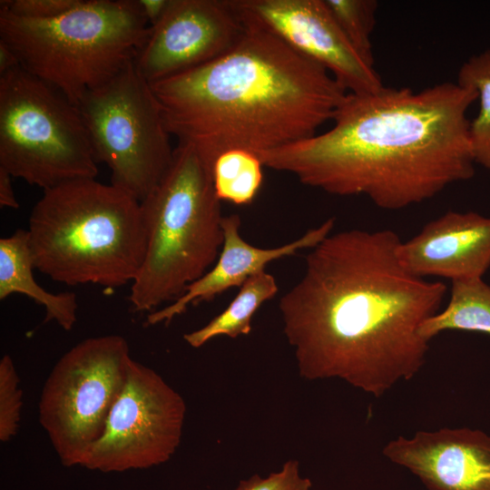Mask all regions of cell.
Masks as SVG:
<instances>
[{
	"label": "cell",
	"instance_id": "1",
	"mask_svg": "<svg viewBox=\"0 0 490 490\" xmlns=\"http://www.w3.org/2000/svg\"><path fill=\"white\" fill-rule=\"evenodd\" d=\"M401 241L391 230L352 229L310 249L279 303L301 377L339 378L377 398L420 371L429 342L419 327L447 288L407 270Z\"/></svg>",
	"mask_w": 490,
	"mask_h": 490
},
{
	"label": "cell",
	"instance_id": "2",
	"mask_svg": "<svg viewBox=\"0 0 490 490\" xmlns=\"http://www.w3.org/2000/svg\"><path fill=\"white\" fill-rule=\"evenodd\" d=\"M476 100L457 82L348 93L329 130L258 155L329 194L405 209L473 178L467 111Z\"/></svg>",
	"mask_w": 490,
	"mask_h": 490
},
{
	"label": "cell",
	"instance_id": "3",
	"mask_svg": "<svg viewBox=\"0 0 490 490\" xmlns=\"http://www.w3.org/2000/svg\"><path fill=\"white\" fill-rule=\"evenodd\" d=\"M150 85L171 136L211 169L231 149L260 154L317 134L348 94L323 66L250 26L220 57Z\"/></svg>",
	"mask_w": 490,
	"mask_h": 490
},
{
	"label": "cell",
	"instance_id": "4",
	"mask_svg": "<svg viewBox=\"0 0 490 490\" xmlns=\"http://www.w3.org/2000/svg\"><path fill=\"white\" fill-rule=\"evenodd\" d=\"M27 232L34 269L69 286L132 282L146 247L141 202L95 178L44 191Z\"/></svg>",
	"mask_w": 490,
	"mask_h": 490
},
{
	"label": "cell",
	"instance_id": "5",
	"mask_svg": "<svg viewBox=\"0 0 490 490\" xmlns=\"http://www.w3.org/2000/svg\"><path fill=\"white\" fill-rule=\"evenodd\" d=\"M146 247L132 282L135 312L174 301L215 263L223 243L220 201L211 169L189 143H178L156 188L141 201Z\"/></svg>",
	"mask_w": 490,
	"mask_h": 490
},
{
	"label": "cell",
	"instance_id": "6",
	"mask_svg": "<svg viewBox=\"0 0 490 490\" xmlns=\"http://www.w3.org/2000/svg\"><path fill=\"white\" fill-rule=\"evenodd\" d=\"M149 31L137 0H80L44 21L0 8V40L20 66L75 105L133 61Z\"/></svg>",
	"mask_w": 490,
	"mask_h": 490
},
{
	"label": "cell",
	"instance_id": "7",
	"mask_svg": "<svg viewBox=\"0 0 490 490\" xmlns=\"http://www.w3.org/2000/svg\"><path fill=\"white\" fill-rule=\"evenodd\" d=\"M97 164L77 105L21 66L0 75V167L45 191Z\"/></svg>",
	"mask_w": 490,
	"mask_h": 490
},
{
	"label": "cell",
	"instance_id": "8",
	"mask_svg": "<svg viewBox=\"0 0 490 490\" xmlns=\"http://www.w3.org/2000/svg\"><path fill=\"white\" fill-rule=\"evenodd\" d=\"M77 106L111 183L142 201L167 172L174 152L150 83L132 61Z\"/></svg>",
	"mask_w": 490,
	"mask_h": 490
},
{
	"label": "cell",
	"instance_id": "9",
	"mask_svg": "<svg viewBox=\"0 0 490 490\" xmlns=\"http://www.w3.org/2000/svg\"><path fill=\"white\" fill-rule=\"evenodd\" d=\"M120 335L86 338L57 361L41 394L39 422L61 462L82 466L103 433L131 360Z\"/></svg>",
	"mask_w": 490,
	"mask_h": 490
},
{
	"label": "cell",
	"instance_id": "10",
	"mask_svg": "<svg viewBox=\"0 0 490 490\" xmlns=\"http://www.w3.org/2000/svg\"><path fill=\"white\" fill-rule=\"evenodd\" d=\"M185 414L182 397L154 370L131 358L103 433L82 466L122 472L165 463L180 445Z\"/></svg>",
	"mask_w": 490,
	"mask_h": 490
},
{
	"label": "cell",
	"instance_id": "11",
	"mask_svg": "<svg viewBox=\"0 0 490 490\" xmlns=\"http://www.w3.org/2000/svg\"><path fill=\"white\" fill-rule=\"evenodd\" d=\"M244 26L268 32L328 70L350 93L384 84L373 64L352 45L324 0H230Z\"/></svg>",
	"mask_w": 490,
	"mask_h": 490
},
{
	"label": "cell",
	"instance_id": "12",
	"mask_svg": "<svg viewBox=\"0 0 490 490\" xmlns=\"http://www.w3.org/2000/svg\"><path fill=\"white\" fill-rule=\"evenodd\" d=\"M243 31L230 0H171L133 64L149 83H155L220 57Z\"/></svg>",
	"mask_w": 490,
	"mask_h": 490
},
{
	"label": "cell",
	"instance_id": "13",
	"mask_svg": "<svg viewBox=\"0 0 490 490\" xmlns=\"http://www.w3.org/2000/svg\"><path fill=\"white\" fill-rule=\"evenodd\" d=\"M382 453L426 490H490V436L482 430L418 431L389 441Z\"/></svg>",
	"mask_w": 490,
	"mask_h": 490
},
{
	"label": "cell",
	"instance_id": "14",
	"mask_svg": "<svg viewBox=\"0 0 490 490\" xmlns=\"http://www.w3.org/2000/svg\"><path fill=\"white\" fill-rule=\"evenodd\" d=\"M397 252L402 265L421 278H482L490 267V218L447 211L401 241Z\"/></svg>",
	"mask_w": 490,
	"mask_h": 490
},
{
	"label": "cell",
	"instance_id": "15",
	"mask_svg": "<svg viewBox=\"0 0 490 490\" xmlns=\"http://www.w3.org/2000/svg\"><path fill=\"white\" fill-rule=\"evenodd\" d=\"M240 222L238 214L223 217V243L213 266L190 284L177 299L149 313L146 324H169L176 316L185 312L189 306L210 301L229 289L241 287L249 278L266 270L270 262L317 246L330 234L335 223L334 219L330 218L293 241L275 248H260L241 237Z\"/></svg>",
	"mask_w": 490,
	"mask_h": 490
},
{
	"label": "cell",
	"instance_id": "16",
	"mask_svg": "<svg viewBox=\"0 0 490 490\" xmlns=\"http://www.w3.org/2000/svg\"><path fill=\"white\" fill-rule=\"evenodd\" d=\"M34 264L27 230L0 239V299L13 294H23L45 310L44 321H55L64 330L76 322L77 297L74 292L51 293L34 278Z\"/></svg>",
	"mask_w": 490,
	"mask_h": 490
},
{
	"label": "cell",
	"instance_id": "17",
	"mask_svg": "<svg viewBox=\"0 0 490 490\" xmlns=\"http://www.w3.org/2000/svg\"><path fill=\"white\" fill-rule=\"evenodd\" d=\"M446 330L490 335V285L482 278L452 281L446 307L419 327L420 336L428 342Z\"/></svg>",
	"mask_w": 490,
	"mask_h": 490
},
{
	"label": "cell",
	"instance_id": "18",
	"mask_svg": "<svg viewBox=\"0 0 490 490\" xmlns=\"http://www.w3.org/2000/svg\"><path fill=\"white\" fill-rule=\"evenodd\" d=\"M275 278L262 270L249 278L229 306L202 328L186 333L184 340L192 348L202 347L211 339L226 336L235 338L249 335L255 312L278 292Z\"/></svg>",
	"mask_w": 490,
	"mask_h": 490
},
{
	"label": "cell",
	"instance_id": "19",
	"mask_svg": "<svg viewBox=\"0 0 490 490\" xmlns=\"http://www.w3.org/2000/svg\"><path fill=\"white\" fill-rule=\"evenodd\" d=\"M262 162L259 155L245 149L220 153L211 168L213 187L219 200L236 205L250 204L262 184Z\"/></svg>",
	"mask_w": 490,
	"mask_h": 490
},
{
	"label": "cell",
	"instance_id": "20",
	"mask_svg": "<svg viewBox=\"0 0 490 490\" xmlns=\"http://www.w3.org/2000/svg\"><path fill=\"white\" fill-rule=\"evenodd\" d=\"M456 82L476 93L479 110L469 123L472 154L475 164L490 171V48L464 62Z\"/></svg>",
	"mask_w": 490,
	"mask_h": 490
},
{
	"label": "cell",
	"instance_id": "21",
	"mask_svg": "<svg viewBox=\"0 0 490 490\" xmlns=\"http://www.w3.org/2000/svg\"><path fill=\"white\" fill-rule=\"evenodd\" d=\"M333 18L356 50L374 64L371 35L378 4L375 0H324Z\"/></svg>",
	"mask_w": 490,
	"mask_h": 490
},
{
	"label": "cell",
	"instance_id": "22",
	"mask_svg": "<svg viewBox=\"0 0 490 490\" xmlns=\"http://www.w3.org/2000/svg\"><path fill=\"white\" fill-rule=\"evenodd\" d=\"M22 407L19 377L9 355L0 360V440L8 441L18 429Z\"/></svg>",
	"mask_w": 490,
	"mask_h": 490
},
{
	"label": "cell",
	"instance_id": "23",
	"mask_svg": "<svg viewBox=\"0 0 490 490\" xmlns=\"http://www.w3.org/2000/svg\"><path fill=\"white\" fill-rule=\"evenodd\" d=\"M311 486L310 479L300 475L299 462L289 460L267 477L253 475L240 480L236 490H310Z\"/></svg>",
	"mask_w": 490,
	"mask_h": 490
},
{
	"label": "cell",
	"instance_id": "24",
	"mask_svg": "<svg viewBox=\"0 0 490 490\" xmlns=\"http://www.w3.org/2000/svg\"><path fill=\"white\" fill-rule=\"evenodd\" d=\"M79 2L80 0H2L0 8L19 18L44 21L65 14Z\"/></svg>",
	"mask_w": 490,
	"mask_h": 490
},
{
	"label": "cell",
	"instance_id": "25",
	"mask_svg": "<svg viewBox=\"0 0 490 490\" xmlns=\"http://www.w3.org/2000/svg\"><path fill=\"white\" fill-rule=\"evenodd\" d=\"M150 26L155 25L166 13L171 0H137Z\"/></svg>",
	"mask_w": 490,
	"mask_h": 490
},
{
	"label": "cell",
	"instance_id": "26",
	"mask_svg": "<svg viewBox=\"0 0 490 490\" xmlns=\"http://www.w3.org/2000/svg\"><path fill=\"white\" fill-rule=\"evenodd\" d=\"M14 177L4 168L0 167V206L18 209L19 203L15 198L12 179Z\"/></svg>",
	"mask_w": 490,
	"mask_h": 490
},
{
	"label": "cell",
	"instance_id": "27",
	"mask_svg": "<svg viewBox=\"0 0 490 490\" xmlns=\"http://www.w3.org/2000/svg\"><path fill=\"white\" fill-rule=\"evenodd\" d=\"M20 66L15 52L0 40V75Z\"/></svg>",
	"mask_w": 490,
	"mask_h": 490
}]
</instances>
